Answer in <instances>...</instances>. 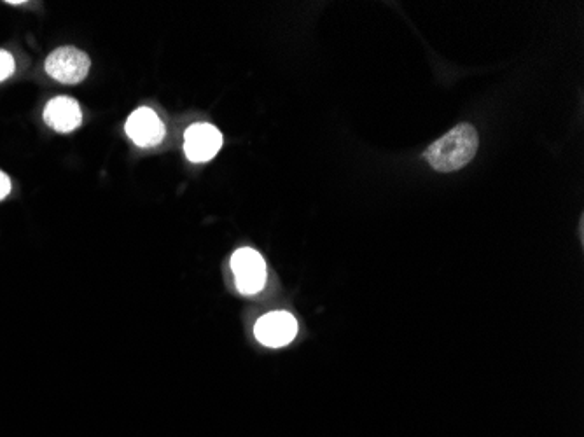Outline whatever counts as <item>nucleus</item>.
Wrapping results in <instances>:
<instances>
[{
    "mask_svg": "<svg viewBox=\"0 0 584 437\" xmlns=\"http://www.w3.org/2000/svg\"><path fill=\"white\" fill-rule=\"evenodd\" d=\"M480 137L473 125L455 126L425 151V160L438 172H455L466 167L478 153Z\"/></svg>",
    "mask_w": 584,
    "mask_h": 437,
    "instance_id": "f257e3e1",
    "label": "nucleus"
},
{
    "mask_svg": "<svg viewBox=\"0 0 584 437\" xmlns=\"http://www.w3.org/2000/svg\"><path fill=\"white\" fill-rule=\"evenodd\" d=\"M11 193V181L4 172H0V202Z\"/></svg>",
    "mask_w": 584,
    "mask_h": 437,
    "instance_id": "1a4fd4ad",
    "label": "nucleus"
},
{
    "mask_svg": "<svg viewBox=\"0 0 584 437\" xmlns=\"http://www.w3.org/2000/svg\"><path fill=\"white\" fill-rule=\"evenodd\" d=\"M90 56L72 46L58 48L46 60V72L62 84L83 83L90 72Z\"/></svg>",
    "mask_w": 584,
    "mask_h": 437,
    "instance_id": "7ed1b4c3",
    "label": "nucleus"
},
{
    "mask_svg": "<svg viewBox=\"0 0 584 437\" xmlns=\"http://www.w3.org/2000/svg\"><path fill=\"white\" fill-rule=\"evenodd\" d=\"M221 147H223V135L216 126L210 123H196L186 130L184 153L193 163H205L216 158Z\"/></svg>",
    "mask_w": 584,
    "mask_h": 437,
    "instance_id": "20e7f679",
    "label": "nucleus"
},
{
    "mask_svg": "<svg viewBox=\"0 0 584 437\" xmlns=\"http://www.w3.org/2000/svg\"><path fill=\"white\" fill-rule=\"evenodd\" d=\"M254 334L265 347L280 348L289 345L298 334V322L287 312L266 313L254 327Z\"/></svg>",
    "mask_w": 584,
    "mask_h": 437,
    "instance_id": "39448f33",
    "label": "nucleus"
},
{
    "mask_svg": "<svg viewBox=\"0 0 584 437\" xmlns=\"http://www.w3.org/2000/svg\"><path fill=\"white\" fill-rule=\"evenodd\" d=\"M125 132L135 146L154 147L165 139L167 130L160 116L153 109L139 107L137 111L130 114V118L126 119Z\"/></svg>",
    "mask_w": 584,
    "mask_h": 437,
    "instance_id": "423d86ee",
    "label": "nucleus"
},
{
    "mask_svg": "<svg viewBox=\"0 0 584 437\" xmlns=\"http://www.w3.org/2000/svg\"><path fill=\"white\" fill-rule=\"evenodd\" d=\"M231 271L235 275L238 291L245 296H254L263 291L268 278L266 263L258 250L238 249L231 257Z\"/></svg>",
    "mask_w": 584,
    "mask_h": 437,
    "instance_id": "f03ea898",
    "label": "nucleus"
},
{
    "mask_svg": "<svg viewBox=\"0 0 584 437\" xmlns=\"http://www.w3.org/2000/svg\"><path fill=\"white\" fill-rule=\"evenodd\" d=\"M14 70H16L14 56L6 49H0V83L13 76Z\"/></svg>",
    "mask_w": 584,
    "mask_h": 437,
    "instance_id": "6e6552de",
    "label": "nucleus"
},
{
    "mask_svg": "<svg viewBox=\"0 0 584 437\" xmlns=\"http://www.w3.org/2000/svg\"><path fill=\"white\" fill-rule=\"evenodd\" d=\"M44 121L58 133H70L83 125V111L77 100L70 97H56L44 109Z\"/></svg>",
    "mask_w": 584,
    "mask_h": 437,
    "instance_id": "0eeeda50",
    "label": "nucleus"
}]
</instances>
